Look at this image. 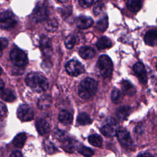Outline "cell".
<instances>
[{"instance_id":"1","label":"cell","mask_w":157,"mask_h":157,"mask_svg":"<svg viewBox=\"0 0 157 157\" xmlns=\"http://www.w3.org/2000/svg\"><path fill=\"white\" fill-rule=\"evenodd\" d=\"M26 84L34 91L40 93L48 88L47 78L40 73L31 72L27 75L25 79Z\"/></svg>"},{"instance_id":"2","label":"cell","mask_w":157,"mask_h":157,"mask_svg":"<svg viewBox=\"0 0 157 157\" xmlns=\"http://www.w3.org/2000/svg\"><path fill=\"white\" fill-rule=\"evenodd\" d=\"M98 89L97 82L91 78H86L80 83L78 88L79 96L83 99L91 98L96 93Z\"/></svg>"},{"instance_id":"3","label":"cell","mask_w":157,"mask_h":157,"mask_svg":"<svg viewBox=\"0 0 157 157\" xmlns=\"http://www.w3.org/2000/svg\"><path fill=\"white\" fill-rule=\"evenodd\" d=\"M97 69L104 78L109 77L113 72V63L111 59L107 55H101L97 61Z\"/></svg>"},{"instance_id":"4","label":"cell","mask_w":157,"mask_h":157,"mask_svg":"<svg viewBox=\"0 0 157 157\" xmlns=\"http://www.w3.org/2000/svg\"><path fill=\"white\" fill-rule=\"evenodd\" d=\"M10 58L12 63L17 67H23L28 62L26 53L18 48H13L10 52Z\"/></svg>"},{"instance_id":"5","label":"cell","mask_w":157,"mask_h":157,"mask_svg":"<svg viewBox=\"0 0 157 157\" xmlns=\"http://www.w3.org/2000/svg\"><path fill=\"white\" fill-rule=\"evenodd\" d=\"M17 23V19L10 10L4 11L1 13L0 25L2 29H9L15 27Z\"/></svg>"},{"instance_id":"6","label":"cell","mask_w":157,"mask_h":157,"mask_svg":"<svg viewBox=\"0 0 157 157\" xmlns=\"http://www.w3.org/2000/svg\"><path fill=\"white\" fill-rule=\"evenodd\" d=\"M49 12L47 6L42 2L38 3L34 9L33 13V20L36 23L42 22L48 17Z\"/></svg>"},{"instance_id":"7","label":"cell","mask_w":157,"mask_h":157,"mask_svg":"<svg viewBox=\"0 0 157 157\" xmlns=\"http://www.w3.org/2000/svg\"><path fill=\"white\" fill-rule=\"evenodd\" d=\"M118 130L117 122L112 118L107 120L101 128V132L106 137H113L117 135Z\"/></svg>"},{"instance_id":"8","label":"cell","mask_w":157,"mask_h":157,"mask_svg":"<svg viewBox=\"0 0 157 157\" xmlns=\"http://www.w3.org/2000/svg\"><path fill=\"white\" fill-rule=\"evenodd\" d=\"M65 67L67 72L72 76H77L85 71L84 66L75 59H72L68 61Z\"/></svg>"},{"instance_id":"9","label":"cell","mask_w":157,"mask_h":157,"mask_svg":"<svg viewBox=\"0 0 157 157\" xmlns=\"http://www.w3.org/2000/svg\"><path fill=\"white\" fill-rule=\"evenodd\" d=\"M17 115L18 118L23 121H31L34 117L33 109L26 104H22L18 107Z\"/></svg>"},{"instance_id":"10","label":"cell","mask_w":157,"mask_h":157,"mask_svg":"<svg viewBox=\"0 0 157 157\" xmlns=\"http://www.w3.org/2000/svg\"><path fill=\"white\" fill-rule=\"evenodd\" d=\"M133 71L142 83L145 84L147 82V74L143 63L137 62L134 64L133 66Z\"/></svg>"},{"instance_id":"11","label":"cell","mask_w":157,"mask_h":157,"mask_svg":"<svg viewBox=\"0 0 157 157\" xmlns=\"http://www.w3.org/2000/svg\"><path fill=\"white\" fill-rule=\"evenodd\" d=\"M117 136L120 143L126 147H131L133 146V141L129 133L125 129H119L117 133Z\"/></svg>"},{"instance_id":"12","label":"cell","mask_w":157,"mask_h":157,"mask_svg":"<svg viewBox=\"0 0 157 157\" xmlns=\"http://www.w3.org/2000/svg\"><path fill=\"white\" fill-rule=\"evenodd\" d=\"M144 42L150 46L157 45V29L148 30L144 36Z\"/></svg>"},{"instance_id":"13","label":"cell","mask_w":157,"mask_h":157,"mask_svg":"<svg viewBox=\"0 0 157 157\" xmlns=\"http://www.w3.org/2000/svg\"><path fill=\"white\" fill-rule=\"evenodd\" d=\"M40 48L45 56L49 57L52 53V43L47 36H42L40 40Z\"/></svg>"},{"instance_id":"14","label":"cell","mask_w":157,"mask_h":157,"mask_svg":"<svg viewBox=\"0 0 157 157\" xmlns=\"http://www.w3.org/2000/svg\"><path fill=\"white\" fill-rule=\"evenodd\" d=\"M93 24V19L90 17L80 16L76 20L77 26L80 29H86L91 27Z\"/></svg>"},{"instance_id":"15","label":"cell","mask_w":157,"mask_h":157,"mask_svg":"<svg viewBox=\"0 0 157 157\" xmlns=\"http://www.w3.org/2000/svg\"><path fill=\"white\" fill-rule=\"evenodd\" d=\"M36 129L39 134L44 135L50 131V125L47 121L44 119H39L36 123Z\"/></svg>"},{"instance_id":"16","label":"cell","mask_w":157,"mask_h":157,"mask_svg":"<svg viewBox=\"0 0 157 157\" xmlns=\"http://www.w3.org/2000/svg\"><path fill=\"white\" fill-rule=\"evenodd\" d=\"M58 120L63 124L69 125L71 124L73 120L72 115L66 110H63L58 114Z\"/></svg>"},{"instance_id":"17","label":"cell","mask_w":157,"mask_h":157,"mask_svg":"<svg viewBox=\"0 0 157 157\" xmlns=\"http://www.w3.org/2000/svg\"><path fill=\"white\" fill-rule=\"evenodd\" d=\"M79 55L81 56V58L87 59H91L93 58L95 55V51L94 50L88 46L82 47L80 48L78 52Z\"/></svg>"},{"instance_id":"18","label":"cell","mask_w":157,"mask_h":157,"mask_svg":"<svg viewBox=\"0 0 157 157\" xmlns=\"http://www.w3.org/2000/svg\"><path fill=\"white\" fill-rule=\"evenodd\" d=\"M121 88L123 92L128 96H132L134 95L136 92V90L134 85L128 80H123L121 82Z\"/></svg>"},{"instance_id":"19","label":"cell","mask_w":157,"mask_h":157,"mask_svg":"<svg viewBox=\"0 0 157 157\" xmlns=\"http://www.w3.org/2000/svg\"><path fill=\"white\" fill-rule=\"evenodd\" d=\"M62 143V147L63 148L69 153H72L74 151L77 147V144L76 141L74 140L70 139L69 137L67 138L66 140H64Z\"/></svg>"},{"instance_id":"20","label":"cell","mask_w":157,"mask_h":157,"mask_svg":"<svg viewBox=\"0 0 157 157\" xmlns=\"http://www.w3.org/2000/svg\"><path fill=\"white\" fill-rule=\"evenodd\" d=\"M131 112V109L129 106L123 105L120 107L116 112V115L117 118L120 120H126L129 116Z\"/></svg>"},{"instance_id":"21","label":"cell","mask_w":157,"mask_h":157,"mask_svg":"<svg viewBox=\"0 0 157 157\" xmlns=\"http://www.w3.org/2000/svg\"><path fill=\"white\" fill-rule=\"evenodd\" d=\"M96 45L99 50H102L110 48L112 46V42L108 37L102 36L98 40Z\"/></svg>"},{"instance_id":"22","label":"cell","mask_w":157,"mask_h":157,"mask_svg":"<svg viewBox=\"0 0 157 157\" xmlns=\"http://www.w3.org/2000/svg\"><path fill=\"white\" fill-rule=\"evenodd\" d=\"M142 0H128L127 7L128 9L134 13L137 12L142 7Z\"/></svg>"},{"instance_id":"23","label":"cell","mask_w":157,"mask_h":157,"mask_svg":"<svg viewBox=\"0 0 157 157\" xmlns=\"http://www.w3.org/2000/svg\"><path fill=\"white\" fill-rule=\"evenodd\" d=\"M1 96L3 100L7 102L13 101L16 99V96L14 92L9 88L4 89L2 91H1Z\"/></svg>"},{"instance_id":"24","label":"cell","mask_w":157,"mask_h":157,"mask_svg":"<svg viewBox=\"0 0 157 157\" xmlns=\"http://www.w3.org/2000/svg\"><path fill=\"white\" fill-rule=\"evenodd\" d=\"M26 140V135L25 133H20L17 135L13 140V145L18 148H21L24 145Z\"/></svg>"},{"instance_id":"25","label":"cell","mask_w":157,"mask_h":157,"mask_svg":"<svg viewBox=\"0 0 157 157\" xmlns=\"http://www.w3.org/2000/svg\"><path fill=\"white\" fill-rule=\"evenodd\" d=\"M108 17L107 15H105L97 21L96 25V28L100 32H104L108 28Z\"/></svg>"},{"instance_id":"26","label":"cell","mask_w":157,"mask_h":157,"mask_svg":"<svg viewBox=\"0 0 157 157\" xmlns=\"http://www.w3.org/2000/svg\"><path fill=\"white\" fill-rule=\"evenodd\" d=\"M77 121L80 125H85L91 123L92 120L88 114L85 112H82L78 115Z\"/></svg>"},{"instance_id":"27","label":"cell","mask_w":157,"mask_h":157,"mask_svg":"<svg viewBox=\"0 0 157 157\" xmlns=\"http://www.w3.org/2000/svg\"><path fill=\"white\" fill-rule=\"evenodd\" d=\"M89 143L94 147H100L102 143V139L101 137L98 134L90 135L88 138Z\"/></svg>"},{"instance_id":"28","label":"cell","mask_w":157,"mask_h":157,"mask_svg":"<svg viewBox=\"0 0 157 157\" xmlns=\"http://www.w3.org/2000/svg\"><path fill=\"white\" fill-rule=\"evenodd\" d=\"M50 99L49 96H42L40 99H39L37 105L38 107L44 109L47 108L48 106H50Z\"/></svg>"},{"instance_id":"29","label":"cell","mask_w":157,"mask_h":157,"mask_svg":"<svg viewBox=\"0 0 157 157\" xmlns=\"http://www.w3.org/2000/svg\"><path fill=\"white\" fill-rule=\"evenodd\" d=\"M76 39L74 35L70 34L66 37L64 40V44L67 48L71 49L74 47V45L75 44Z\"/></svg>"},{"instance_id":"30","label":"cell","mask_w":157,"mask_h":157,"mask_svg":"<svg viewBox=\"0 0 157 157\" xmlns=\"http://www.w3.org/2000/svg\"><path fill=\"white\" fill-rule=\"evenodd\" d=\"M104 9V2L98 0L96 2L93 7V12L95 15H99Z\"/></svg>"},{"instance_id":"31","label":"cell","mask_w":157,"mask_h":157,"mask_svg":"<svg viewBox=\"0 0 157 157\" xmlns=\"http://www.w3.org/2000/svg\"><path fill=\"white\" fill-rule=\"evenodd\" d=\"M46 29L49 32H54L58 28V23L55 20H50L45 25Z\"/></svg>"},{"instance_id":"32","label":"cell","mask_w":157,"mask_h":157,"mask_svg":"<svg viewBox=\"0 0 157 157\" xmlns=\"http://www.w3.org/2000/svg\"><path fill=\"white\" fill-rule=\"evenodd\" d=\"M54 137L57 139L58 140H59L61 142H63L64 140H66L69 137L67 136V134L64 132L60 129H56L54 132Z\"/></svg>"},{"instance_id":"33","label":"cell","mask_w":157,"mask_h":157,"mask_svg":"<svg viewBox=\"0 0 157 157\" xmlns=\"http://www.w3.org/2000/svg\"><path fill=\"white\" fill-rule=\"evenodd\" d=\"M78 150V152L85 157H91L94 155L93 151L86 147H81Z\"/></svg>"},{"instance_id":"34","label":"cell","mask_w":157,"mask_h":157,"mask_svg":"<svg viewBox=\"0 0 157 157\" xmlns=\"http://www.w3.org/2000/svg\"><path fill=\"white\" fill-rule=\"evenodd\" d=\"M121 98V93L120 91L116 88H113L111 93V99L113 102L118 103Z\"/></svg>"},{"instance_id":"35","label":"cell","mask_w":157,"mask_h":157,"mask_svg":"<svg viewBox=\"0 0 157 157\" xmlns=\"http://www.w3.org/2000/svg\"><path fill=\"white\" fill-rule=\"evenodd\" d=\"M72 6H67L63 7L61 9V16L63 18H67L72 13Z\"/></svg>"},{"instance_id":"36","label":"cell","mask_w":157,"mask_h":157,"mask_svg":"<svg viewBox=\"0 0 157 157\" xmlns=\"http://www.w3.org/2000/svg\"><path fill=\"white\" fill-rule=\"evenodd\" d=\"M45 148L47 152L50 154L55 153V151H56V148H55V145L50 141L45 142Z\"/></svg>"},{"instance_id":"37","label":"cell","mask_w":157,"mask_h":157,"mask_svg":"<svg viewBox=\"0 0 157 157\" xmlns=\"http://www.w3.org/2000/svg\"><path fill=\"white\" fill-rule=\"evenodd\" d=\"M94 0H78L79 5L83 8H88L93 3Z\"/></svg>"},{"instance_id":"38","label":"cell","mask_w":157,"mask_h":157,"mask_svg":"<svg viewBox=\"0 0 157 157\" xmlns=\"http://www.w3.org/2000/svg\"><path fill=\"white\" fill-rule=\"evenodd\" d=\"M8 44V40L6 38L1 37V53L2 51L4 48H5Z\"/></svg>"},{"instance_id":"39","label":"cell","mask_w":157,"mask_h":157,"mask_svg":"<svg viewBox=\"0 0 157 157\" xmlns=\"http://www.w3.org/2000/svg\"><path fill=\"white\" fill-rule=\"evenodd\" d=\"M9 157H23V156H22V153L20 151L15 150L10 155Z\"/></svg>"},{"instance_id":"40","label":"cell","mask_w":157,"mask_h":157,"mask_svg":"<svg viewBox=\"0 0 157 157\" xmlns=\"http://www.w3.org/2000/svg\"><path fill=\"white\" fill-rule=\"evenodd\" d=\"M1 109V115L4 116L7 112V107H6V105L2 102H1V109Z\"/></svg>"},{"instance_id":"41","label":"cell","mask_w":157,"mask_h":157,"mask_svg":"<svg viewBox=\"0 0 157 157\" xmlns=\"http://www.w3.org/2000/svg\"><path fill=\"white\" fill-rule=\"evenodd\" d=\"M137 157H154V156L149 153H144L139 154Z\"/></svg>"},{"instance_id":"42","label":"cell","mask_w":157,"mask_h":157,"mask_svg":"<svg viewBox=\"0 0 157 157\" xmlns=\"http://www.w3.org/2000/svg\"><path fill=\"white\" fill-rule=\"evenodd\" d=\"M141 126H137L136 127V132H138V133H141L142 131V129H141L140 128Z\"/></svg>"},{"instance_id":"43","label":"cell","mask_w":157,"mask_h":157,"mask_svg":"<svg viewBox=\"0 0 157 157\" xmlns=\"http://www.w3.org/2000/svg\"><path fill=\"white\" fill-rule=\"evenodd\" d=\"M4 82L2 81V80H1V84H0V86H1V91H2L4 90Z\"/></svg>"},{"instance_id":"44","label":"cell","mask_w":157,"mask_h":157,"mask_svg":"<svg viewBox=\"0 0 157 157\" xmlns=\"http://www.w3.org/2000/svg\"><path fill=\"white\" fill-rule=\"evenodd\" d=\"M58 1L60 2H61V3H64V2H67V0H58Z\"/></svg>"},{"instance_id":"45","label":"cell","mask_w":157,"mask_h":157,"mask_svg":"<svg viewBox=\"0 0 157 157\" xmlns=\"http://www.w3.org/2000/svg\"><path fill=\"white\" fill-rule=\"evenodd\" d=\"M156 69H157V62H156Z\"/></svg>"},{"instance_id":"46","label":"cell","mask_w":157,"mask_h":157,"mask_svg":"<svg viewBox=\"0 0 157 157\" xmlns=\"http://www.w3.org/2000/svg\"><path fill=\"white\" fill-rule=\"evenodd\" d=\"M156 21H157V20H156Z\"/></svg>"}]
</instances>
